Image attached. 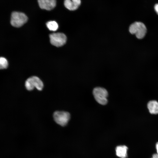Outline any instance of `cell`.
Listing matches in <instances>:
<instances>
[{
	"label": "cell",
	"mask_w": 158,
	"mask_h": 158,
	"mask_svg": "<svg viewBox=\"0 0 158 158\" xmlns=\"http://www.w3.org/2000/svg\"><path fill=\"white\" fill-rule=\"evenodd\" d=\"M129 32L135 35L137 38L142 39L147 32V28L145 24L140 22H135L130 25L129 28Z\"/></svg>",
	"instance_id": "1"
},
{
	"label": "cell",
	"mask_w": 158,
	"mask_h": 158,
	"mask_svg": "<svg viewBox=\"0 0 158 158\" xmlns=\"http://www.w3.org/2000/svg\"><path fill=\"white\" fill-rule=\"evenodd\" d=\"M28 19L27 16L24 13L13 11L11 14V23L14 27H20L25 23Z\"/></svg>",
	"instance_id": "2"
},
{
	"label": "cell",
	"mask_w": 158,
	"mask_h": 158,
	"mask_svg": "<svg viewBox=\"0 0 158 158\" xmlns=\"http://www.w3.org/2000/svg\"><path fill=\"white\" fill-rule=\"evenodd\" d=\"M93 94L95 99L99 104L105 105L107 103L108 92L105 88L96 87L93 90Z\"/></svg>",
	"instance_id": "3"
},
{
	"label": "cell",
	"mask_w": 158,
	"mask_h": 158,
	"mask_svg": "<svg viewBox=\"0 0 158 158\" xmlns=\"http://www.w3.org/2000/svg\"><path fill=\"white\" fill-rule=\"evenodd\" d=\"M25 86L26 89L29 91L32 90L35 87L39 90H41L43 87L44 85L39 78L36 76H32L26 80Z\"/></svg>",
	"instance_id": "4"
},
{
	"label": "cell",
	"mask_w": 158,
	"mask_h": 158,
	"mask_svg": "<svg viewBox=\"0 0 158 158\" xmlns=\"http://www.w3.org/2000/svg\"><path fill=\"white\" fill-rule=\"evenodd\" d=\"M55 121L61 126L66 125L70 118V114L66 111H57L53 114Z\"/></svg>",
	"instance_id": "5"
},
{
	"label": "cell",
	"mask_w": 158,
	"mask_h": 158,
	"mask_svg": "<svg viewBox=\"0 0 158 158\" xmlns=\"http://www.w3.org/2000/svg\"><path fill=\"white\" fill-rule=\"evenodd\" d=\"M51 44L56 47L63 46L66 43L67 38L63 33L60 32L54 33L49 35Z\"/></svg>",
	"instance_id": "6"
},
{
	"label": "cell",
	"mask_w": 158,
	"mask_h": 158,
	"mask_svg": "<svg viewBox=\"0 0 158 158\" xmlns=\"http://www.w3.org/2000/svg\"><path fill=\"white\" fill-rule=\"evenodd\" d=\"M40 7L48 11L52 10L56 6V0H38Z\"/></svg>",
	"instance_id": "7"
},
{
	"label": "cell",
	"mask_w": 158,
	"mask_h": 158,
	"mask_svg": "<svg viewBox=\"0 0 158 158\" xmlns=\"http://www.w3.org/2000/svg\"><path fill=\"white\" fill-rule=\"evenodd\" d=\"M128 148L125 145H120L116 148V154L117 156L121 158H126L127 156Z\"/></svg>",
	"instance_id": "8"
},
{
	"label": "cell",
	"mask_w": 158,
	"mask_h": 158,
	"mask_svg": "<svg viewBox=\"0 0 158 158\" xmlns=\"http://www.w3.org/2000/svg\"><path fill=\"white\" fill-rule=\"evenodd\" d=\"M147 108L150 112L152 114H158V102L155 100L150 101L147 104Z\"/></svg>",
	"instance_id": "9"
},
{
	"label": "cell",
	"mask_w": 158,
	"mask_h": 158,
	"mask_svg": "<svg viewBox=\"0 0 158 158\" xmlns=\"http://www.w3.org/2000/svg\"><path fill=\"white\" fill-rule=\"evenodd\" d=\"M64 5L70 11L75 10L79 6L74 1L71 0H64Z\"/></svg>",
	"instance_id": "10"
},
{
	"label": "cell",
	"mask_w": 158,
	"mask_h": 158,
	"mask_svg": "<svg viewBox=\"0 0 158 158\" xmlns=\"http://www.w3.org/2000/svg\"><path fill=\"white\" fill-rule=\"evenodd\" d=\"M46 24L48 29L51 31H56L58 28V23L54 21H48L47 23Z\"/></svg>",
	"instance_id": "11"
},
{
	"label": "cell",
	"mask_w": 158,
	"mask_h": 158,
	"mask_svg": "<svg viewBox=\"0 0 158 158\" xmlns=\"http://www.w3.org/2000/svg\"><path fill=\"white\" fill-rule=\"evenodd\" d=\"M8 66V61L7 59L3 57H0V69L7 68Z\"/></svg>",
	"instance_id": "12"
},
{
	"label": "cell",
	"mask_w": 158,
	"mask_h": 158,
	"mask_svg": "<svg viewBox=\"0 0 158 158\" xmlns=\"http://www.w3.org/2000/svg\"><path fill=\"white\" fill-rule=\"evenodd\" d=\"M154 9L157 14H158V3L155 4L154 5Z\"/></svg>",
	"instance_id": "13"
},
{
	"label": "cell",
	"mask_w": 158,
	"mask_h": 158,
	"mask_svg": "<svg viewBox=\"0 0 158 158\" xmlns=\"http://www.w3.org/2000/svg\"><path fill=\"white\" fill-rule=\"evenodd\" d=\"M74 1L79 6L81 4L80 0H71Z\"/></svg>",
	"instance_id": "14"
},
{
	"label": "cell",
	"mask_w": 158,
	"mask_h": 158,
	"mask_svg": "<svg viewBox=\"0 0 158 158\" xmlns=\"http://www.w3.org/2000/svg\"><path fill=\"white\" fill-rule=\"evenodd\" d=\"M151 158H158V154L157 153L154 154Z\"/></svg>",
	"instance_id": "15"
},
{
	"label": "cell",
	"mask_w": 158,
	"mask_h": 158,
	"mask_svg": "<svg viewBox=\"0 0 158 158\" xmlns=\"http://www.w3.org/2000/svg\"><path fill=\"white\" fill-rule=\"evenodd\" d=\"M156 147L157 153L158 154V142H157L156 144Z\"/></svg>",
	"instance_id": "16"
}]
</instances>
